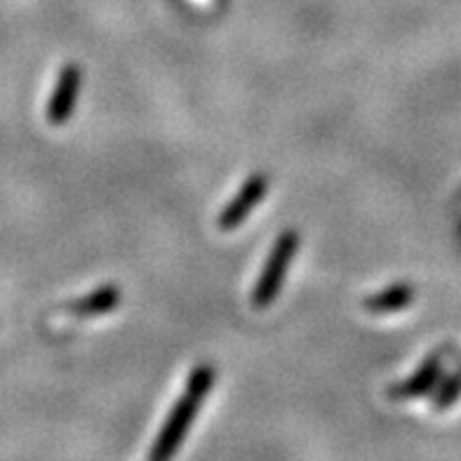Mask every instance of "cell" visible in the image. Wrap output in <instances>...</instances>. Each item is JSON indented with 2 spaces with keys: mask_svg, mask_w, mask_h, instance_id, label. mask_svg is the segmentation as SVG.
<instances>
[{
  "mask_svg": "<svg viewBox=\"0 0 461 461\" xmlns=\"http://www.w3.org/2000/svg\"><path fill=\"white\" fill-rule=\"evenodd\" d=\"M299 243L302 238L294 229L283 230L278 236V240L271 248V255H268L267 264L261 268V276L257 280L255 290H252V306L255 309H267L276 302V297L283 290V283L287 278V271H290V264L297 255Z\"/></svg>",
  "mask_w": 461,
  "mask_h": 461,
  "instance_id": "cell-2",
  "label": "cell"
},
{
  "mask_svg": "<svg viewBox=\"0 0 461 461\" xmlns=\"http://www.w3.org/2000/svg\"><path fill=\"white\" fill-rule=\"evenodd\" d=\"M414 297H417V287L410 285V283H395V285L384 287L382 292L365 299L363 306L370 313H395V311L410 306Z\"/></svg>",
  "mask_w": 461,
  "mask_h": 461,
  "instance_id": "cell-7",
  "label": "cell"
},
{
  "mask_svg": "<svg viewBox=\"0 0 461 461\" xmlns=\"http://www.w3.org/2000/svg\"><path fill=\"white\" fill-rule=\"evenodd\" d=\"M80 86H83V71H80L78 64H67L61 68L55 90H52L48 102V121L52 125H64L71 118L76 104H78Z\"/></svg>",
  "mask_w": 461,
  "mask_h": 461,
  "instance_id": "cell-4",
  "label": "cell"
},
{
  "mask_svg": "<svg viewBox=\"0 0 461 461\" xmlns=\"http://www.w3.org/2000/svg\"><path fill=\"white\" fill-rule=\"evenodd\" d=\"M268 194V175L264 172H257L238 188V194L230 198L229 205L219 212L217 226L221 230H233L240 224H245V219L249 217V212L259 205Z\"/></svg>",
  "mask_w": 461,
  "mask_h": 461,
  "instance_id": "cell-3",
  "label": "cell"
},
{
  "mask_svg": "<svg viewBox=\"0 0 461 461\" xmlns=\"http://www.w3.org/2000/svg\"><path fill=\"white\" fill-rule=\"evenodd\" d=\"M121 302H122L121 287L109 283V285H102L95 292H90L87 297L73 302L71 306H68V313L80 318L104 316V313H111V311L118 309V303Z\"/></svg>",
  "mask_w": 461,
  "mask_h": 461,
  "instance_id": "cell-6",
  "label": "cell"
},
{
  "mask_svg": "<svg viewBox=\"0 0 461 461\" xmlns=\"http://www.w3.org/2000/svg\"><path fill=\"white\" fill-rule=\"evenodd\" d=\"M443 358L445 351H438L421 363L414 375L402 379L401 384H393L389 389L391 401H412V398H421V395L431 393L436 389L440 372H443Z\"/></svg>",
  "mask_w": 461,
  "mask_h": 461,
  "instance_id": "cell-5",
  "label": "cell"
},
{
  "mask_svg": "<svg viewBox=\"0 0 461 461\" xmlns=\"http://www.w3.org/2000/svg\"><path fill=\"white\" fill-rule=\"evenodd\" d=\"M214 379H217V372L210 363L198 365L191 376H188L186 389L179 395V401L172 407L170 417L165 419L163 429H160L156 443H153L151 452H149V459L151 461H163L170 459L176 449L182 447L184 438L188 436L191 426H194L195 417L201 412L203 402L210 395L214 386Z\"/></svg>",
  "mask_w": 461,
  "mask_h": 461,
  "instance_id": "cell-1",
  "label": "cell"
}]
</instances>
